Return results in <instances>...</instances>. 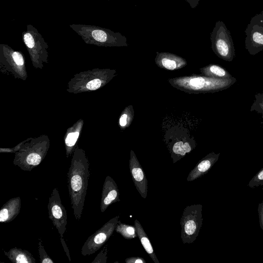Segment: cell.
Segmentation results:
<instances>
[{"label": "cell", "mask_w": 263, "mask_h": 263, "mask_svg": "<svg viewBox=\"0 0 263 263\" xmlns=\"http://www.w3.org/2000/svg\"><path fill=\"white\" fill-rule=\"evenodd\" d=\"M90 176L89 162L85 151L74 149L67 174V186L74 218L79 220L83 210Z\"/></svg>", "instance_id": "cell-1"}, {"label": "cell", "mask_w": 263, "mask_h": 263, "mask_svg": "<svg viewBox=\"0 0 263 263\" xmlns=\"http://www.w3.org/2000/svg\"><path fill=\"white\" fill-rule=\"evenodd\" d=\"M236 81L235 78L217 79L202 74H191L168 79L174 88L188 93H214L228 89Z\"/></svg>", "instance_id": "cell-2"}, {"label": "cell", "mask_w": 263, "mask_h": 263, "mask_svg": "<svg viewBox=\"0 0 263 263\" xmlns=\"http://www.w3.org/2000/svg\"><path fill=\"white\" fill-rule=\"evenodd\" d=\"M49 147L50 140L46 135L28 138L15 153L13 164L23 171H31L43 161Z\"/></svg>", "instance_id": "cell-3"}, {"label": "cell", "mask_w": 263, "mask_h": 263, "mask_svg": "<svg viewBox=\"0 0 263 263\" xmlns=\"http://www.w3.org/2000/svg\"><path fill=\"white\" fill-rule=\"evenodd\" d=\"M70 27L84 42L101 47H126V37L119 32L91 25L71 24Z\"/></svg>", "instance_id": "cell-4"}, {"label": "cell", "mask_w": 263, "mask_h": 263, "mask_svg": "<svg viewBox=\"0 0 263 263\" xmlns=\"http://www.w3.org/2000/svg\"><path fill=\"white\" fill-rule=\"evenodd\" d=\"M116 76V70L109 68L82 71L70 80L66 91L76 94L96 90L104 87Z\"/></svg>", "instance_id": "cell-5"}, {"label": "cell", "mask_w": 263, "mask_h": 263, "mask_svg": "<svg viewBox=\"0 0 263 263\" xmlns=\"http://www.w3.org/2000/svg\"><path fill=\"white\" fill-rule=\"evenodd\" d=\"M166 134L163 140L173 163L190 153L196 146L195 138L184 126L172 127Z\"/></svg>", "instance_id": "cell-6"}, {"label": "cell", "mask_w": 263, "mask_h": 263, "mask_svg": "<svg viewBox=\"0 0 263 263\" xmlns=\"http://www.w3.org/2000/svg\"><path fill=\"white\" fill-rule=\"evenodd\" d=\"M23 42L29 53L32 65L35 69H42L48 63L49 46L36 28L27 25L22 33Z\"/></svg>", "instance_id": "cell-7"}, {"label": "cell", "mask_w": 263, "mask_h": 263, "mask_svg": "<svg viewBox=\"0 0 263 263\" xmlns=\"http://www.w3.org/2000/svg\"><path fill=\"white\" fill-rule=\"evenodd\" d=\"M0 71L12 75L15 79L26 80L28 74L22 52L14 50L8 45L0 44Z\"/></svg>", "instance_id": "cell-8"}, {"label": "cell", "mask_w": 263, "mask_h": 263, "mask_svg": "<svg viewBox=\"0 0 263 263\" xmlns=\"http://www.w3.org/2000/svg\"><path fill=\"white\" fill-rule=\"evenodd\" d=\"M202 205L192 204L185 206L180 223L181 228V239L184 244H190L196 240L202 226Z\"/></svg>", "instance_id": "cell-9"}, {"label": "cell", "mask_w": 263, "mask_h": 263, "mask_svg": "<svg viewBox=\"0 0 263 263\" xmlns=\"http://www.w3.org/2000/svg\"><path fill=\"white\" fill-rule=\"evenodd\" d=\"M211 47L215 54L220 59L231 62L235 57V49L232 36L225 24L216 22L211 33Z\"/></svg>", "instance_id": "cell-10"}, {"label": "cell", "mask_w": 263, "mask_h": 263, "mask_svg": "<svg viewBox=\"0 0 263 263\" xmlns=\"http://www.w3.org/2000/svg\"><path fill=\"white\" fill-rule=\"evenodd\" d=\"M119 217L117 215L112 218L87 239L81 249L82 255L95 253L107 242L115 231Z\"/></svg>", "instance_id": "cell-11"}, {"label": "cell", "mask_w": 263, "mask_h": 263, "mask_svg": "<svg viewBox=\"0 0 263 263\" xmlns=\"http://www.w3.org/2000/svg\"><path fill=\"white\" fill-rule=\"evenodd\" d=\"M245 33V46L251 55L263 50V11L252 17Z\"/></svg>", "instance_id": "cell-12"}, {"label": "cell", "mask_w": 263, "mask_h": 263, "mask_svg": "<svg viewBox=\"0 0 263 263\" xmlns=\"http://www.w3.org/2000/svg\"><path fill=\"white\" fill-rule=\"evenodd\" d=\"M49 218L63 237L66 230L67 216L66 210L63 206L57 188L53 189L47 205Z\"/></svg>", "instance_id": "cell-13"}, {"label": "cell", "mask_w": 263, "mask_h": 263, "mask_svg": "<svg viewBox=\"0 0 263 263\" xmlns=\"http://www.w3.org/2000/svg\"><path fill=\"white\" fill-rule=\"evenodd\" d=\"M129 166L132 180L137 190L143 198L146 199L147 195V180L143 169L133 150L130 153Z\"/></svg>", "instance_id": "cell-14"}, {"label": "cell", "mask_w": 263, "mask_h": 263, "mask_svg": "<svg viewBox=\"0 0 263 263\" xmlns=\"http://www.w3.org/2000/svg\"><path fill=\"white\" fill-rule=\"evenodd\" d=\"M120 201L119 191L117 183L110 176H107L102 188L101 212H104L109 205Z\"/></svg>", "instance_id": "cell-15"}, {"label": "cell", "mask_w": 263, "mask_h": 263, "mask_svg": "<svg viewBox=\"0 0 263 263\" xmlns=\"http://www.w3.org/2000/svg\"><path fill=\"white\" fill-rule=\"evenodd\" d=\"M156 64L160 68L168 70L181 69L187 65V61L177 54L166 52H157Z\"/></svg>", "instance_id": "cell-16"}, {"label": "cell", "mask_w": 263, "mask_h": 263, "mask_svg": "<svg viewBox=\"0 0 263 263\" xmlns=\"http://www.w3.org/2000/svg\"><path fill=\"white\" fill-rule=\"evenodd\" d=\"M220 153L211 152L201 159L190 172L186 180L189 182L194 181L206 174L218 161Z\"/></svg>", "instance_id": "cell-17"}, {"label": "cell", "mask_w": 263, "mask_h": 263, "mask_svg": "<svg viewBox=\"0 0 263 263\" xmlns=\"http://www.w3.org/2000/svg\"><path fill=\"white\" fill-rule=\"evenodd\" d=\"M84 121L80 119L69 128L64 137V143L67 158L71 156L77 147V143L82 130Z\"/></svg>", "instance_id": "cell-18"}, {"label": "cell", "mask_w": 263, "mask_h": 263, "mask_svg": "<svg viewBox=\"0 0 263 263\" xmlns=\"http://www.w3.org/2000/svg\"><path fill=\"white\" fill-rule=\"evenodd\" d=\"M21 207L20 197L11 198L3 205L0 209V222H9L20 213Z\"/></svg>", "instance_id": "cell-19"}, {"label": "cell", "mask_w": 263, "mask_h": 263, "mask_svg": "<svg viewBox=\"0 0 263 263\" xmlns=\"http://www.w3.org/2000/svg\"><path fill=\"white\" fill-rule=\"evenodd\" d=\"M8 259L14 263H35V259L28 251L14 247L8 252L4 251Z\"/></svg>", "instance_id": "cell-20"}, {"label": "cell", "mask_w": 263, "mask_h": 263, "mask_svg": "<svg viewBox=\"0 0 263 263\" xmlns=\"http://www.w3.org/2000/svg\"><path fill=\"white\" fill-rule=\"evenodd\" d=\"M134 225L136 229L137 236L145 251L155 263H159L151 241L138 220H135Z\"/></svg>", "instance_id": "cell-21"}, {"label": "cell", "mask_w": 263, "mask_h": 263, "mask_svg": "<svg viewBox=\"0 0 263 263\" xmlns=\"http://www.w3.org/2000/svg\"><path fill=\"white\" fill-rule=\"evenodd\" d=\"M201 74L217 79H229L233 77L223 67L211 64L199 69Z\"/></svg>", "instance_id": "cell-22"}, {"label": "cell", "mask_w": 263, "mask_h": 263, "mask_svg": "<svg viewBox=\"0 0 263 263\" xmlns=\"http://www.w3.org/2000/svg\"><path fill=\"white\" fill-rule=\"evenodd\" d=\"M134 117V110L133 105L127 106L122 111L119 119V126L122 130L128 128L132 124Z\"/></svg>", "instance_id": "cell-23"}, {"label": "cell", "mask_w": 263, "mask_h": 263, "mask_svg": "<svg viewBox=\"0 0 263 263\" xmlns=\"http://www.w3.org/2000/svg\"><path fill=\"white\" fill-rule=\"evenodd\" d=\"M115 231L126 239H132L137 236L135 225L125 224L122 223L120 220L118 221Z\"/></svg>", "instance_id": "cell-24"}, {"label": "cell", "mask_w": 263, "mask_h": 263, "mask_svg": "<svg viewBox=\"0 0 263 263\" xmlns=\"http://www.w3.org/2000/svg\"><path fill=\"white\" fill-rule=\"evenodd\" d=\"M38 251L41 263H54L47 254L41 238L39 239Z\"/></svg>", "instance_id": "cell-25"}, {"label": "cell", "mask_w": 263, "mask_h": 263, "mask_svg": "<svg viewBox=\"0 0 263 263\" xmlns=\"http://www.w3.org/2000/svg\"><path fill=\"white\" fill-rule=\"evenodd\" d=\"M248 185L251 188L263 185V167L252 177Z\"/></svg>", "instance_id": "cell-26"}, {"label": "cell", "mask_w": 263, "mask_h": 263, "mask_svg": "<svg viewBox=\"0 0 263 263\" xmlns=\"http://www.w3.org/2000/svg\"><path fill=\"white\" fill-rule=\"evenodd\" d=\"M107 245L97 255L91 263H106L107 254Z\"/></svg>", "instance_id": "cell-27"}, {"label": "cell", "mask_w": 263, "mask_h": 263, "mask_svg": "<svg viewBox=\"0 0 263 263\" xmlns=\"http://www.w3.org/2000/svg\"><path fill=\"white\" fill-rule=\"evenodd\" d=\"M258 213L259 226L261 230H263V201L258 204Z\"/></svg>", "instance_id": "cell-28"}, {"label": "cell", "mask_w": 263, "mask_h": 263, "mask_svg": "<svg viewBox=\"0 0 263 263\" xmlns=\"http://www.w3.org/2000/svg\"><path fill=\"white\" fill-rule=\"evenodd\" d=\"M126 263H146V260L140 257H130L125 259Z\"/></svg>", "instance_id": "cell-29"}, {"label": "cell", "mask_w": 263, "mask_h": 263, "mask_svg": "<svg viewBox=\"0 0 263 263\" xmlns=\"http://www.w3.org/2000/svg\"><path fill=\"white\" fill-rule=\"evenodd\" d=\"M60 240H61V242L62 243V245L63 247V249H64V250L66 253V256H67L68 259H69V261H71V258H70V253H69V251L68 249V247L67 246V245L66 243V242H65L64 239L63 237H61L60 238Z\"/></svg>", "instance_id": "cell-30"}, {"label": "cell", "mask_w": 263, "mask_h": 263, "mask_svg": "<svg viewBox=\"0 0 263 263\" xmlns=\"http://www.w3.org/2000/svg\"><path fill=\"white\" fill-rule=\"evenodd\" d=\"M200 0H185L192 8H195L199 4Z\"/></svg>", "instance_id": "cell-31"}, {"label": "cell", "mask_w": 263, "mask_h": 263, "mask_svg": "<svg viewBox=\"0 0 263 263\" xmlns=\"http://www.w3.org/2000/svg\"><path fill=\"white\" fill-rule=\"evenodd\" d=\"M262 189L263 190V187H262Z\"/></svg>", "instance_id": "cell-32"}, {"label": "cell", "mask_w": 263, "mask_h": 263, "mask_svg": "<svg viewBox=\"0 0 263 263\" xmlns=\"http://www.w3.org/2000/svg\"><path fill=\"white\" fill-rule=\"evenodd\" d=\"M108 1H109V0H108Z\"/></svg>", "instance_id": "cell-33"}]
</instances>
